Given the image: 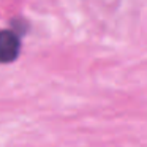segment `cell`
Wrapping results in <instances>:
<instances>
[{"mask_svg": "<svg viewBox=\"0 0 147 147\" xmlns=\"http://www.w3.org/2000/svg\"><path fill=\"white\" fill-rule=\"evenodd\" d=\"M13 32L18 33V35H24V33L27 32V24L24 22V21L18 19V21H13Z\"/></svg>", "mask_w": 147, "mask_h": 147, "instance_id": "cell-2", "label": "cell"}, {"mask_svg": "<svg viewBox=\"0 0 147 147\" xmlns=\"http://www.w3.org/2000/svg\"><path fill=\"white\" fill-rule=\"evenodd\" d=\"M21 51L19 35L13 30H2L0 32V63L14 62Z\"/></svg>", "mask_w": 147, "mask_h": 147, "instance_id": "cell-1", "label": "cell"}]
</instances>
